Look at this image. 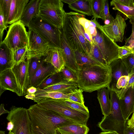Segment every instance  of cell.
Wrapping results in <instances>:
<instances>
[{
	"mask_svg": "<svg viewBox=\"0 0 134 134\" xmlns=\"http://www.w3.org/2000/svg\"><path fill=\"white\" fill-rule=\"evenodd\" d=\"M27 109L31 134H56L57 127L76 123L37 104Z\"/></svg>",
	"mask_w": 134,
	"mask_h": 134,
	"instance_id": "obj_1",
	"label": "cell"
},
{
	"mask_svg": "<svg viewBox=\"0 0 134 134\" xmlns=\"http://www.w3.org/2000/svg\"><path fill=\"white\" fill-rule=\"evenodd\" d=\"M83 14L74 12L66 13L63 30L69 44L74 50L89 55L93 42L80 24L79 19Z\"/></svg>",
	"mask_w": 134,
	"mask_h": 134,
	"instance_id": "obj_2",
	"label": "cell"
},
{
	"mask_svg": "<svg viewBox=\"0 0 134 134\" xmlns=\"http://www.w3.org/2000/svg\"><path fill=\"white\" fill-rule=\"evenodd\" d=\"M79 67L77 83L79 88L89 93L104 88L110 90L111 75L109 66L83 65Z\"/></svg>",
	"mask_w": 134,
	"mask_h": 134,
	"instance_id": "obj_3",
	"label": "cell"
},
{
	"mask_svg": "<svg viewBox=\"0 0 134 134\" xmlns=\"http://www.w3.org/2000/svg\"><path fill=\"white\" fill-rule=\"evenodd\" d=\"M111 109L109 114L103 117L97 126L103 132H114L117 134H125L127 121L123 117L121 109L119 98L116 92H109Z\"/></svg>",
	"mask_w": 134,
	"mask_h": 134,
	"instance_id": "obj_4",
	"label": "cell"
},
{
	"mask_svg": "<svg viewBox=\"0 0 134 134\" xmlns=\"http://www.w3.org/2000/svg\"><path fill=\"white\" fill-rule=\"evenodd\" d=\"M37 104L40 107L57 113L76 123L87 125L89 115L75 110L66 105L64 99L45 98Z\"/></svg>",
	"mask_w": 134,
	"mask_h": 134,
	"instance_id": "obj_5",
	"label": "cell"
},
{
	"mask_svg": "<svg viewBox=\"0 0 134 134\" xmlns=\"http://www.w3.org/2000/svg\"><path fill=\"white\" fill-rule=\"evenodd\" d=\"M61 0H41L37 15L59 29L63 27L66 13Z\"/></svg>",
	"mask_w": 134,
	"mask_h": 134,
	"instance_id": "obj_6",
	"label": "cell"
},
{
	"mask_svg": "<svg viewBox=\"0 0 134 134\" xmlns=\"http://www.w3.org/2000/svg\"><path fill=\"white\" fill-rule=\"evenodd\" d=\"M28 28L48 42L51 48H60V29L47 22L37 15L33 19Z\"/></svg>",
	"mask_w": 134,
	"mask_h": 134,
	"instance_id": "obj_7",
	"label": "cell"
},
{
	"mask_svg": "<svg viewBox=\"0 0 134 134\" xmlns=\"http://www.w3.org/2000/svg\"><path fill=\"white\" fill-rule=\"evenodd\" d=\"M2 43L13 53L16 50L28 46V32L25 26L19 20L9 26L6 36Z\"/></svg>",
	"mask_w": 134,
	"mask_h": 134,
	"instance_id": "obj_8",
	"label": "cell"
},
{
	"mask_svg": "<svg viewBox=\"0 0 134 134\" xmlns=\"http://www.w3.org/2000/svg\"><path fill=\"white\" fill-rule=\"evenodd\" d=\"M96 22V28L100 31L97 29V35L92 37L93 42L98 47L109 66L113 61L118 58V51L120 46L105 33L97 20Z\"/></svg>",
	"mask_w": 134,
	"mask_h": 134,
	"instance_id": "obj_9",
	"label": "cell"
},
{
	"mask_svg": "<svg viewBox=\"0 0 134 134\" xmlns=\"http://www.w3.org/2000/svg\"><path fill=\"white\" fill-rule=\"evenodd\" d=\"M10 110L6 119L13 123L14 134H31L28 109L12 106Z\"/></svg>",
	"mask_w": 134,
	"mask_h": 134,
	"instance_id": "obj_10",
	"label": "cell"
},
{
	"mask_svg": "<svg viewBox=\"0 0 134 134\" xmlns=\"http://www.w3.org/2000/svg\"><path fill=\"white\" fill-rule=\"evenodd\" d=\"M27 32L29 44L26 58H40L46 55L51 48L49 43L31 29H29Z\"/></svg>",
	"mask_w": 134,
	"mask_h": 134,
	"instance_id": "obj_11",
	"label": "cell"
},
{
	"mask_svg": "<svg viewBox=\"0 0 134 134\" xmlns=\"http://www.w3.org/2000/svg\"><path fill=\"white\" fill-rule=\"evenodd\" d=\"M60 31L59 49L65 63V66L77 75L79 67L76 60L74 51L67 40L62 27L60 29Z\"/></svg>",
	"mask_w": 134,
	"mask_h": 134,
	"instance_id": "obj_12",
	"label": "cell"
},
{
	"mask_svg": "<svg viewBox=\"0 0 134 134\" xmlns=\"http://www.w3.org/2000/svg\"><path fill=\"white\" fill-rule=\"evenodd\" d=\"M126 25L124 18L117 14L116 17L110 24L100 25L105 33L115 42H122Z\"/></svg>",
	"mask_w": 134,
	"mask_h": 134,
	"instance_id": "obj_13",
	"label": "cell"
},
{
	"mask_svg": "<svg viewBox=\"0 0 134 134\" xmlns=\"http://www.w3.org/2000/svg\"><path fill=\"white\" fill-rule=\"evenodd\" d=\"M29 59L26 58L18 65H14L12 68L20 89V96L28 93L29 87Z\"/></svg>",
	"mask_w": 134,
	"mask_h": 134,
	"instance_id": "obj_14",
	"label": "cell"
},
{
	"mask_svg": "<svg viewBox=\"0 0 134 134\" xmlns=\"http://www.w3.org/2000/svg\"><path fill=\"white\" fill-rule=\"evenodd\" d=\"M44 57L41 58L38 68L31 80L29 87L33 86L38 88L49 77L57 72L51 64L44 61Z\"/></svg>",
	"mask_w": 134,
	"mask_h": 134,
	"instance_id": "obj_15",
	"label": "cell"
},
{
	"mask_svg": "<svg viewBox=\"0 0 134 134\" xmlns=\"http://www.w3.org/2000/svg\"><path fill=\"white\" fill-rule=\"evenodd\" d=\"M9 90L20 96V89L11 68L0 72V96L5 91Z\"/></svg>",
	"mask_w": 134,
	"mask_h": 134,
	"instance_id": "obj_16",
	"label": "cell"
},
{
	"mask_svg": "<svg viewBox=\"0 0 134 134\" xmlns=\"http://www.w3.org/2000/svg\"><path fill=\"white\" fill-rule=\"evenodd\" d=\"M111 70V80L110 85V90H116V84L119 78L122 76H129V73L124 63L121 58H118L110 64Z\"/></svg>",
	"mask_w": 134,
	"mask_h": 134,
	"instance_id": "obj_17",
	"label": "cell"
},
{
	"mask_svg": "<svg viewBox=\"0 0 134 134\" xmlns=\"http://www.w3.org/2000/svg\"><path fill=\"white\" fill-rule=\"evenodd\" d=\"M119 102L124 118L127 121L134 111V86L128 89L124 96L119 99Z\"/></svg>",
	"mask_w": 134,
	"mask_h": 134,
	"instance_id": "obj_18",
	"label": "cell"
},
{
	"mask_svg": "<svg viewBox=\"0 0 134 134\" xmlns=\"http://www.w3.org/2000/svg\"><path fill=\"white\" fill-rule=\"evenodd\" d=\"M29 2V0H11L7 25H11L20 20L24 9Z\"/></svg>",
	"mask_w": 134,
	"mask_h": 134,
	"instance_id": "obj_19",
	"label": "cell"
},
{
	"mask_svg": "<svg viewBox=\"0 0 134 134\" xmlns=\"http://www.w3.org/2000/svg\"><path fill=\"white\" fill-rule=\"evenodd\" d=\"M41 0H31L25 6L20 20L26 26L29 27L33 19L38 14Z\"/></svg>",
	"mask_w": 134,
	"mask_h": 134,
	"instance_id": "obj_20",
	"label": "cell"
},
{
	"mask_svg": "<svg viewBox=\"0 0 134 134\" xmlns=\"http://www.w3.org/2000/svg\"><path fill=\"white\" fill-rule=\"evenodd\" d=\"M44 60L51 64L57 72H60L65 65V63L59 48H50L45 56Z\"/></svg>",
	"mask_w": 134,
	"mask_h": 134,
	"instance_id": "obj_21",
	"label": "cell"
},
{
	"mask_svg": "<svg viewBox=\"0 0 134 134\" xmlns=\"http://www.w3.org/2000/svg\"><path fill=\"white\" fill-rule=\"evenodd\" d=\"M14 65L13 52L4 44H0V72Z\"/></svg>",
	"mask_w": 134,
	"mask_h": 134,
	"instance_id": "obj_22",
	"label": "cell"
},
{
	"mask_svg": "<svg viewBox=\"0 0 134 134\" xmlns=\"http://www.w3.org/2000/svg\"><path fill=\"white\" fill-rule=\"evenodd\" d=\"M89 128L87 125L77 123L63 125L57 127L56 134H88Z\"/></svg>",
	"mask_w": 134,
	"mask_h": 134,
	"instance_id": "obj_23",
	"label": "cell"
},
{
	"mask_svg": "<svg viewBox=\"0 0 134 134\" xmlns=\"http://www.w3.org/2000/svg\"><path fill=\"white\" fill-rule=\"evenodd\" d=\"M78 88L77 82L64 80L42 89L46 92H58L69 94L75 91Z\"/></svg>",
	"mask_w": 134,
	"mask_h": 134,
	"instance_id": "obj_24",
	"label": "cell"
},
{
	"mask_svg": "<svg viewBox=\"0 0 134 134\" xmlns=\"http://www.w3.org/2000/svg\"><path fill=\"white\" fill-rule=\"evenodd\" d=\"M110 90L107 88H104L97 91V98L104 116L108 115L111 111V103L109 97Z\"/></svg>",
	"mask_w": 134,
	"mask_h": 134,
	"instance_id": "obj_25",
	"label": "cell"
},
{
	"mask_svg": "<svg viewBox=\"0 0 134 134\" xmlns=\"http://www.w3.org/2000/svg\"><path fill=\"white\" fill-rule=\"evenodd\" d=\"M68 6L71 10L83 15H92L91 0H75Z\"/></svg>",
	"mask_w": 134,
	"mask_h": 134,
	"instance_id": "obj_26",
	"label": "cell"
},
{
	"mask_svg": "<svg viewBox=\"0 0 134 134\" xmlns=\"http://www.w3.org/2000/svg\"><path fill=\"white\" fill-rule=\"evenodd\" d=\"M76 60L79 66L83 65H98L104 66L90 55L74 51Z\"/></svg>",
	"mask_w": 134,
	"mask_h": 134,
	"instance_id": "obj_27",
	"label": "cell"
},
{
	"mask_svg": "<svg viewBox=\"0 0 134 134\" xmlns=\"http://www.w3.org/2000/svg\"><path fill=\"white\" fill-rule=\"evenodd\" d=\"M110 5L114 6L113 10H117L124 15L130 20L134 19V7L123 5L117 0H113L110 2Z\"/></svg>",
	"mask_w": 134,
	"mask_h": 134,
	"instance_id": "obj_28",
	"label": "cell"
},
{
	"mask_svg": "<svg viewBox=\"0 0 134 134\" xmlns=\"http://www.w3.org/2000/svg\"><path fill=\"white\" fill-rule=\"evenodd\" d=\"M92 16L94 18L103 19L104 0H91Z\"/></svg>",
	"mask_w": 134,
	"mask_h": 134,
	"instance_id": "obj_29",
	"label": "cell"
},
{
	"mask_svg": "<svg viewBox=\"0 0 134 134\" xmlns=\"http://www.w3.org/2000/svg\"><path fill=\"white\" fill-rule=\"evenodd\" d=\"M89 55L104 66L107 67L109 66L108 65L100 50L93 42L92 44Z\"/></svg>",
	"mask_w": 134,
	"mask_h": 134,
	"instance_id": "obj_30",
	"label": "cell"
},
{
	"mask_svg": "<svg viewBox=\"0 0 134 134\" xmlns=\"http://www.w3.org/2000/svg\"><path fill=\"white\" fill-rule=\"evenodd\" d=\"M60 72H57L51 75L44 81L38 87L42 89L64 81Z\"/></svg>",
	"mask_w": 134,
	"mask_h": 134,
	"instance_id": "obj_31",
	"label": "cell"
},
{
	"mask_svg": "<svg viewBox=\"0 0 134 134\" xmlns=\"http://www.w3.org/2000/svg\"><path fill=\"white\" fill-rule=\"evenodd\" d=\"M41 57H33L29 59V84L31 80L38 68Z\"/></svg>",
	"mask_w": 134,
	"mask_h": 134,
	"instance_id": "obj_32",
	"label": "cell"
},
{
	"mask_svg": "<svg viewBox=\"0 0 134 134\" xmlns=\"http://www.w3.org/2000/svg\"><path fill=\"white\" fill-rule=\"evenodd\" d=\"M28 46L19 49L13 53L14 65H18L26 59Z\"/></svg>",
	"mask_w": 134,
	"mask_h": 134,
	"instance_id": "obj_33",
	"label": "cell"
},
{
	"mask_svg": "<svg viewBox=\"0 0 134 134\" xmlns=\"http://www.w3.org/2000/svg\"><path fill=\"white\" fill-rule=\"evenodd\" d=\"M60 72L64 80L77 82V75L66 66L64 67Z\"/></svg>",
	"mask_w": 134,
	"mask_h": 134,
	"instance_id": "obj_34",
	"label": "cell"
},
{
	"mask_svg": "<svg viewBox=\"0 0 134 134\" xmlns=\"http://www.w3.org/2000/svg\"><path fill=\"white\" fill-rule=\"evenodd\" d=\"M11 2V0H0V12L2 13L6 24Z\"/></svg>",
	"mask_w": 134,
	"mask_h": 134,
	"instance_id": "obj_35",
	"label": "cell"
},
{
	"mask_svg": "<svg viewBox=\"0 0 134 134\" xmlns=\"http://www.w3.org/2000/svg\"><path fill=\"white\" fill-rule=\"evenodd\" d=\"M83 91L82 90L78 88L72 93L68 94L69 97L67 100L85 105L82 93Z\"/></svg>",
	"mask_w": 134,
	"mask_h": 134,
	"instance_id": "obj_36",
	"label": "cell"
},
{
	"mask_svg": "<svg viewBox=\"0 0 134 134\" xmlns=\"http://www.w3.org/2000/svg\"><path fill=\"white\" fill-rule=\"evenodd\" d=\"M64 100L65 104L71 108L89 115V112L88 108L85 105L67 99H64Z\"/></svg>",
	"mask_w": 134,
	"mask_h": 134,
	"instance_id": "obj_37",
	"label": "cell"
},
{
	"mask_svg": "<svg viewBox=\"0 0 134 134\" xmlns=\"http://www.w3.org/2000/svg\"><path fill=\"white\" fill-rule=\"evenodd\" d=\"M128 70L129 75L134 73V54H131L121 59Z\"/></svg>",
	"mask_w": 134,
	"mask_h": 134,
	"instance_id": "obj_38",
	"label": "cell"
},
{
	"mask_svg": "<svg viewBox=\"0 0 134 134\" xmlns=\"http://www.w3.org/2000/svg\"><path fill=\"white\" fill-rule=\"evenodd\" d=\"M129 81L126 86L115 92L119 99L122 97L128 89L133 86L134 84V73L129 75Z\"/></svg>",
	"mask_w": 134,
	"mask_h": 134,
	"instance_id": "obj_39",
	"label": "cell"
},
{
	"mask_svg": "<svg viewBox=\"0 0 134 134\" xmlns=\"http://www.w3.org/2000/svg\"><path fill=\"white\" fill-rule=\"evenodd\" d=\"M114 19V18L109 13L108 1L104 0V7L102 20L104 21L106 20H108L110 21V24Z\"/></svg>",
	"mask_w": 134,
	"mask_h": 134,
	"instance_id": "obj_40",
	"label": "cell"
},
{
	"mask_svg": "<svg viewBox=\"0 0 134 134\" xmlns=\"http://www.w3.org/2000/svg\"><path fill=\"white\" fill-rule=\"evenodd\" d=\"M133 50L128 46L124 45L122 47H120L118 51V58L122 59L133 53Z\"/></svg>",
	"mask_w": 134,
	"mask_h": 134,
	"instance_id": "obj_41",
	"label": "cell"
},
{
	"mask_svg": "<svg viewBox=\"0 0 134 134\" xmlns=\"http://www.w3.org/2000/svg\"><path fill=\"white\" fill-rule=\"evenodd\" d=\"M129 79V76H124L120 77L117 81L116 86V90L114 91L115 92L126 87L128 84Z\"/></svg>",
	"mask_w": 134,
	"mask_h": 134,
	"instance_id": "obj_42",
	"label": "cell"
},
{
	"mask_svg": "<svg viewBox=\"0 0 134 134\" xmlns=\"http://www.w3.org/2000/svg\"><path fill=\"white\" fill-rule=\"evenodd\" d=\"M9 26L5 23L3 16L2 13L0 12V44L3 42L2 39L4 34V31L6 30Z\"/></svg>",
	"mask_w": 134,
	"mask_h": 134,
	"instance_id": "obj_43",
	"label": "cell"
},
{
	"mask_svg": "<svg viewBox=\"0 0 134 134\" xmlns=\"http://www.w3.org/2000/svg\"><path fill=\"white\" fill-rule=\"evenodd\" d=\"M84 16V15H82L79 18V20L80 24L83 27L85 31L90 26V20L86 19Z\"/></svg>",
	"mask_w": 134,
	"mask_h": 134,
	"instance_id": "obj_44",
	"label": "cell"
},
{
	"mask_svg": "<svg viewBox=\"0 0 134 134\" xmlns=\"http://www.w3.org/2000/svg\"><path fill=\"white\" fill-rule=\"evenodd\" d=\"M85 32L89 34L91 37L96 36L97 33V28L90 26Z\"/></svg>",
	"mask_w": 134,
	"mask_h": 134,
	"instance_id": "obj_45",
	"label": "cell"
},
{
	"mask_svg": "<svg viewBox=\"0 0 134 134\" xmlns=\"http://www.w3.org/2000/svg\"><path fill=\"white\" fill-rule=\"evenodd\" d=\"M121 4L126 6L134 7L133 0H117Z\"/></svg>",
	"mask_w": 134,
	"mask_h": 134,
	"instance_id": "obj_46",
	"label": "cell"
},
{
	"mask_svg": "<svg viewBox=\"0 0 134 134\" xmlns=\"http://www.w3.org/2000/svg\"><path fill=\"white\" fill-rule=\"evenodd\" d=\"M130 22L132 25V32L130 37L126 39L125 44L134 39V19L130 20Z\"/></svg>",
	"mask_w": 134,
	"mask_h": 134,
	"instance_id": "obj_47",
	"label": "cell"
},
{
	"mask_svg": "<svg viewBox=\"0 0 134 134\" xmlns=\"http://www.w3.org/2000/svg\"><path fill=\"white\" fill-rule=\"evenodd\" d=\"M127 124L129 127L134 126V111L131 118L127 121Z\"/></svg>",
	"mask_w": 134,
	"mask_h": 134,
	"instance_id": "obj_48",
	"label": "cell"
},
{
	"mask_svg": "<svg viewBox=\"0 0 134 134\" xmlns=\"http://www.w3.org/2000/svg\"><path fill=\"white\" fill-rule=\"evenodd\" d=\"M10 111L5 110L4 108V105L1 104L0 106V116L6 113H8Z\"/></svg>",
	"mask_w": 134,
	"mask_h": 134,
	"instance_id": "obj_49",
	"label": "cell"
},
{
	"mask_svg": "<svg viewBox=\"0 0 134 134\" xmlns=\"http://www.w3.org/2000/svg\"><path fill=\"white\" fill-rule=\"evenodd\" d=\"M13 127L14 125L12 122L9 121L7 123V129L9 131L8 134H10L13 129Z\"/></svg>",
	"mask_w": 134,
	"mask_h": 134,
	"instance_id": "obj_50",
	"label": "cell"
},
{
	"mask_svg": "<svg viewBox=\"0 0 134 134\" xmlns=\"http://www.w3.org/2000/svg\"><path fill=\"white\" fill-rule=\"evenodd\" d=\"M37 91V88L33 86L30 87L27 90L28 93L32 94H35Z\"/></svg>",
	"mask_w": 134,
	"mask_h": 134,
	"instance_id": "obj_51",
	"label": "cell"
},
{
	"mask_svg": "<svg viewBox=\"0 0 134 134\" xmlns=\"http://www.w3.org/2000/svg\"><path fill=\"white\" fill-rule=\"evenodd\" d=\"M125 134H134V131L131 128L127 125L125 129Z\"/></svg>",
	"mask_w": 134,
	"mask_h": 134,
	"instance_id": "obj_52",
	"label": "cell"
},
{
	"mask_svg": "<svg viewBox=\"0 0 134 134\" xmlns=\"http://www.w3.org/2000/svg\"><path fill=\"white\" fill-rule=\"evenodd\" d=\"M25 97L27 99L33 100L35 97V94L28 93L25 96Z\"/></svg>",
	"mask_w": 134,
	"mask_h": 134,
	"instance_id": "obj_53",
	"label": "cell"
},
{
	"mask_svg": "<svg viewBox=\"0 0 134 134\" xmlns=\"http://www.w3.org/2000/svg\"><path fill=\"white\" fill-rule=\"evenodd\" d=\"M61 1L64 3H67L69 5L73 2L75 0H61Z\"/></svg>",
	"mask_w": 134,
	"mask_h": 134,
	"instance_id": "obj_54",
	"label": "cell"
},
{
	"mask_svg": "<svg viewBox=\"0 0 134 134\" xmlns=\"http://www.w3.org/2000/svg\"><path fill=\"white\" fill-rule=\"evenodd\" d=\"M98 134H117L114 132H102Z\"/></svg>",
	"mask_w": 134,
	"mask_h": 134,
	"instance_id": "obj_55",
	"label": "cell"
},
{
	"mask_svg": "<svg viewBox=\"0 0 134 134\" xmlns=\"http://www.w3.org/2000/svg\"><path fill=\"white\" fill-rule=\"evenodd\" d=\"M0 134H5V131L1 130L0 131Z\"/></svg>",
	"mask_w": 134,
	"mask_h": 134,
	"instance_id": "obj_56",
	"label": "cell"
},
{
	"mask_svg": "<svg viewBox=\"0 0 134 134\" xmlns=\"http://www.w3.org/2000/svg\"><path fill=\"white\" fill-rule=\"evenodd\" d=\"M129 127L133 129V130L134 131V126H131Z\"/></svg>",
	"mask_w": 134,
	"mask_h": 134,
	"instance_id": "obj_57",
	"label": "cell"
},
{
	"mask_svg": "<svg viewBox=\"0 0 134 134\" xmlns=\"http://www.w3.org/2000/svg\"><path fill=\"white\" fill-rule=\"evenodd\" d=\"M10 134H14V133L12 132Z\"/></svg>",
	"mask_w": 134,
	"mask_h": 134,
	"instance_id": "obj_58",
	"label": "cell"
},
{
	"mask_svg": "<svg viewBox=\"0 0 134 134\" xmlns=\"http://www.w3.org/2000/svg\"><path fill=\"white\" fill-rule=\"evenodd\" d=\"M132 50H133V51H134V48L132 49Z\"/></svg>",
	"mask_w": 134,
	"mask_h": 134,
	"instance_id": "obj_59",
	"label": "cell"
},
{
	"mask_svg": "<svg viewBox=\"0 0 134 134\" xmlns=\"http://www.w3.org/2000/svg\"><path fill=\"white\" fill-rule=\"evenodd\" d=\"M133 86H134V84H133Z\"/></svg>",
	"mask_w": 134,
	"mask_h": 134,
	"instance_id": "obj_60",
	"label": "cell"
},
{
	"mask_svg": "<svg viewBox=\"0 0 134 134\" xmlns=\"http://www.w3.org/2000/svg\"><path fill=\"white\" fill-rule=\"evenodd\" d=\"M133 53L134 54V51H133Z\"/></svg>",
	"mask_w": 134,
	"mask_h": 134,
	"instance_id": "obj_61",
	"label": "cell"
},
{
	"mask_svg": "<svg viewBox=\"0 0 134 134\" xmlns=\"http://www.w3.org/2000/svg\"></svg>",
	"mask_w": 134,
	"mask_h": 134,
	"instance_id": "obj_62",
	"label": "cell"
},
{
	"mask_svg": "<svg viewBox=\"0 0 134 134\" xmlns=\"http://www.w3.org/2000/svg\"></svg>",
	"mask_w": 134,
	"mask_h": 134,
	"instance_id": "obj_63",
	"label": "cell"
}]
</instances>
